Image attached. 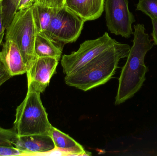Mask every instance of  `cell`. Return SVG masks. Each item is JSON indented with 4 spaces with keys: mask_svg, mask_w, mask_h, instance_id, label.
Returning a JSON list of instances; mask_svg holds the SVG:
<instances>
[{
    "mask_svg": "<svg viewBox=\"0 0 157 156\" xmlns=\"http://www.w3.org/2000/svg\"><path fill=\"white\" fill-rule=\"evenodd\" d=\"M34 5V0H19L17 7V12L32 7Z\"/></svg>",
    "mask_w": 157,
    "mask_h": 156,
    "instance_id": "21",
    "label": "cell"
},
{
    "mask_svg": "<svg viewBox=\"0 0 157 156\" xmlns=\"http://www.w3.org/2000/svg\"><path fill=\"white\" fill-rule=\"evenodd\" d=\"M133 45L122 68L115 97V105L123 103L132 98L140 90L146 80L148 68L145 64V56L154 46V43L146 33L144 24L134 25Z\"/></svg>",
    "mask_w": 157,
    "mask_h": 156,
    "instance_id": "1",
    "label": "cell"
},
{
    "mask_svg": "<svg viewBox=\"0 0 157 156\" xmlns=\"http://www.w3.org/2000/svg\"><path fill=\"white\" fill-rule=\"evenodd\" d=\"M19 0H4L2 2L3 20L6 29L12 22L16 13Z\"/></svg>",
    "mask_w": 157,
    "mask_h": 156,
    "instance_id": "15",
    "label": "cell"
},
{
    "mask_svg": "<svg viewBox=\"0 0 157 156\" xmlns=\"http://www.w3.org/2000/svg\"><path fill=\"white\" fill-rule=\"evenodd\" d=\"M131 47L117 42L75 72L66 75L67 85L83 91L105 84L116 73L121 59L127 57Z\"/></svg>",
    "mask_w": 157,
    "mask_h": 156,
    "instance_id": "2",
    "label": "cell"
},
{
    "mask_svg": "<svg viewBox=\"0 0 157 156\" xmlns=\"http://www.w3.org/2000/svg\"><path fill=\"white\" fill-rule=\"evenodd\" d=\"M59 60L49 57H37L27 71L28 89L42 93L56 73Z\"/></svg>",
    "mask_w": 157,
    "mask_h": 156,
    "instance_id": "8",
    "label": "cell"
},
{
    "mask_svg": "<svg viewBox=\"0 0 157 156\" xmlns=\"http://www.w3.org/2000/svg\"><path fill=\"white\" fill-rule=\"evenodd\" d=\"M65 1L66 0H34V4L59 9L65 6Z\"/></svg>",
    "mask_w": 157,
    "mask_h": 156,
    "instance_id": "18",
    "label": "cell"
},
{
    "mask_svg": "<svg viewBox=\"0 0 157 156\" xmlns=\"http://www.w3.org/2000/svg\"><path fill=\"white\" fill-rule=\"evenodd\" d=\"M6 30L5 39L16 43L27 71L37 58L35 52L37 31L33 17V6L17 11Z\"/></svg>",
    "mask_w": 157,
    "mask_h": 156,
    "instance_id": "4",
    "label": "cell"
},
{
    "mask_svg": "<svg viewBox=\"0 0 157 156\" xmlns=\"http://www.w3.org/2000/svg\"><path fill=\"white\" fill-rule=\"evenodd\" d=\"M18 136L13 128L5 129L0 127V146L14 147L16 143Z\"/></svg>",
    "mask_w": 157,
    "mask_h": 156,
    "instance_id": "17",
    "label": "cell"
},
{
    "mask_svg": "<svg viewBox=\"0 0 157 156\" xmlns=\"http://www.w3.org/2000/svg\"><path fill=\"white\" fill-rule=\"evenodd\" d=\"M57 9L40 5H33V17L37 34H46Z\"/></svg>",
    "mask_w": 157,
    "mask_h": 156,
    "instance_id": "13",
    "label": "cell"
},
{
    "mask_svg": "<svg viewBox=\"0 0 157 156\" xmlns=\"http://www.w3.org/2000/svg\"><path fill=\"white\" fill-rule=\"evenodd\" d=\"M0 60L13 77L27 72V69L21 51L16 43L5 39L0 51Z\"/></svg>",
    "mask_w": 157,
    "mask_h": 156,
    "instance_id": "9",
    "label": "cell"
},
{
    "mask_svg": "<svg viewBox=\"0 0 157 156\" xmlns=\"http://www.w3.org/2000/svg\"><path fill=\"white\" fill-rule=\"evenodd\" d=\"M153 25V32L151 35L153 37L154 45H157V20L151 19Z\"/></svg>",
    "mask_w": 157,
    "mask_h": 156,
    "instance_id": "23",
    "label": "cell"
},
{
    "mask_svg": "<svg viewBox=\"0 0 157 156\" xmlns=\"http://www.w3.org/2000/svg\"><path fill=\"white\" fill-rule=\"evenodd\" d=\"M12 77L13 76L10 74L5 66L0 60V87Z\"/></svg>",
    "mask_w": 157,
    "mask_h": 156,
    "instance_id": "20",
    "label": "cell"
},
{
    "mask_svg": "<svg viewBox=\"0 0 157 156\" xmlns=\"http://www.w3.org/2000/svg\"><path fill=\"white\" fill-rule=\"evenodd\" d=\"M85 21L66 6L57 9L45 35L62 50L68 43L75 42Z\"/></svg>",
    "mask_w": 157,
    "mask_h": 156,
    "instance_id": "5",
    "label": "cell"
},
{
    "mask_svg": "<svg viewBox=\"0 0 157 156\" xmlns=\"http://www.w3.org/2000/svg\"><path fill=\"white\" fill-rule=\"evenodd\" d=\"M62 51L45 35L37 34L35 44V52L37 57H49L59 61Z\"/></svg>",
    "mask_w": 157,
    "mask_h": 156,
    "instance_id": "14",
    "label": "cell"
},
{
    "mask_svg": "<svg viewBox=\"0 0 157 156\" xmlns=\"http://www.w3.org/2000/svg\"><path fill=\"white\" fill-rule=\"evenodd\" d=\"M54 144L55 149L69 155H89L83 147L65 133L57 128L52 126L50 132Z\"/></svg>",
    "mask_w": 157,
    "mask_h": 156,
    "instance_id": "12",
    "label": "cell"
},
{
    "mask_svg": "<svg viewBox=\"0 0 157 156\" xmlns=\"http://www.w3.org/2000/svg\"><path fill=\"white\" fill-rule=\"evenodd\" d=\"M25 155L23 151L15 147L1 146H0V156L20 155Z\"/></svg>",
    "mask_w": 157,
    "mask_h": 156,
    "instance_id": "19",
    "label": "cell"
},
{
    "mask_svg": "<svg viewBox=\"0 0 157 156\" xmlns=\"http://www.w3.org/2000/svg\"><path fill=\"white\" fill-rule=\"evenodd\" d=\"M128 4V0H105L104 3L106 24L109 31L125 38L133 34L132 25L136 21Z\"/></svg>",
    "mask_w": 157,
    "mask_h": 156,
    "instance_id": "7",
    "label": "cell"
},
{
    "mask_svg": "<svg viewBox=\"0 0 157 156\" xmlns=\"http://www.w3.org/2000/svg\"><path fill=\"white\" fill-rule=\"evenodd\" d=\"M13 127L18 136L48 135L52 125L40 99V93L28 89L27 93L16 111Z\"/></svg>",
    "mask_w": 157,
    "mask_h": 156,
    "instance_id": "3",
    "label": "cell"
},
{
    "mask_svg": "<svg viewBox=\"0 0 157 156\" xmlns=\"http://www.w3.org/2000/svg\"><path fill=\"white\" fill-rule=\"evenodd\" d=\"M14 147L25 155L48 153L56 148L51 136L48 135L18 136Z\"/></svg>",
    "mask_w": 157,
    "mask_h": 156,
    "instance_id": "10",
    "label": "cell"
},
{
    "mask_svg": "<svg viewBox=\"0 0 157 156\" xmlns=\"http://www.w3.org/2000/svg\"><path fill=\"white\" fill-rule=\"evenodd\" d=\"M104 3L105 0H66L65 6L86 22L101 16Z\"/></svg>",
    "mask_w": 157,
    "mask_h": 156,
    "instance_id": "11",
    "label": "cell"
},
{
    "mask_svg": "<svg viewBox=\"0 0 157 156\" xmlns=\"http://www.w3.org/2000/svg\"><path fill=\"white\" fill-rule=\"evenodd\" d=\"M116 42L107 32L96 39L86 40L77 51L63 56L61 63L63 73L66 75L75 72Z\"/></svg>",
    "mask_w": 157,
    "mask_h": 156,
    "instance_id": "6",
    "label": "cell"
},
{
    "mask_svg": "<svg viewBox=\"0 0 157 156\" xmlns=\"http://www.w3.org/2000/svg\"><path fill=\"white\" fill-rule=\"evenodd\" d=\"M4 26L3 24V20L2 13V3L0 5V42L2 43L4 36L5 34Z\"/></svg>",
    "mask_w": 157,
    "mask_h": 156,
    "instance_id": "22",
    "label": "cell"
},
{
    "mask_svg": "<svg viewBox=\"0 0 157 156\" xmlns=\"http://www.w3.org/2000/svg\"><path fill=\"white\" fill-rule=\"evenodd\" d=\"M1 45H2V43H1V42H0V48H1Z\"/></svg>",
    "mask_w": 157,
    "mask_h": 156,
    "instance_id": "25",
    "label": "cell"
},
{
    "mask_svg": "<svg viewBox=\"0 0 157 156\" xmlns=\"http://www.w3.org/2000/svg\"><path fill=\"white\" fill-rule=\"evenodd\" d=\"M136 11H140L150 17L157 20V0H138Z\"/></svg>",
    "mask_w": 157,
    "mask_h": 156,
    "instance_id": "16",
    "label": "cell"
},
{
    "mask_svg": "<svg viewBox=\"0 0 157 156\" xmlns=\"http://www.w3.org/2000/svg\"><path fill=\"white\" fill-rule=\"evenodd\" d=\"M4 0H0V5L3 2Z\"/></svg>",
    "mask_w": 157,
    "mask_h": 156,
    "instance_id": "24",
    "label": "cell"
}]
</instances>
